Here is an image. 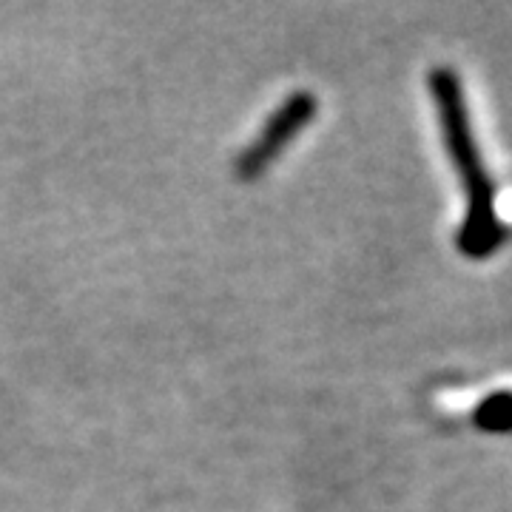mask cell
I'll use <instances>...</instances> for the list:
<instances>
[{
    "label": "cell",
    "mask_w": 512,
    "mask_h": 512,
    "mask_svg": "<svg viewBox=\"0 0 512 512\" xmlns=\"http://www.w3.org/2000/svg\"><path fill=\"white\" fill-rule=\"evenodd\" d=\"M427 86H430L433 103L439 109L444 146L464 180V194H467V214H464V222L456 234L458 251L467 259H487L504 242L507 228L495 211V185L481 163V151H478L473 126H470V111H467V100H464L461 77L450 66H436L427 74Z\"/></svg>",
    "instance_id": "1"
},
{
    "label": "cell",
    "mask_w": 512,
    "mask_h": 512,
    "mask_svg": "<svg viewBox=\"0 0 512 512\" xmlns=\"http://www.w3.org/2000/svg\"><path fill=\"white\" fill-rule=\"evenodd\" d=\"M316 111H319V100L308 89H299L291 97H285V103L265 120V126L256 134L254 143L239 154V180L251 183L259 174H265L276 163V157L291 146L305 128L311 126Z\"/></svg>",
    "instance_id": "2"
},
{
    "label": "cell",
    "mask_w": 512,
    "mask_h": 512,
    "mask_svg": "<svg viewBox=\"0 0 512 512\" xmlns=\"http://www.w3.org/2000/svg\"><path fill=\"white\" fill-rule=\"evenodd\" d=\"M473 424L484 433H510L512 430V390L490 393L473 410Z\"/></svg>",
    "instance_id": "3"
}]
</instances>
